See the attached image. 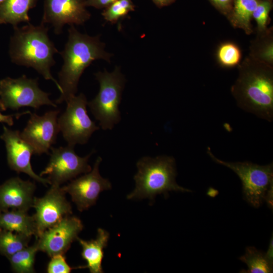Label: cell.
Masks as SVG:
<instances>
[{
    "label": "cell",
    "mask_w": 273,
    "mask_h": 273,
    "mask_svg": "<svg viewBox=\"0 0 273 273\" xmlns=\"http://www.w3.org/2000/svg\"><path fill=\"white\" fill-rule=\"evenodd\" d=\"M238 66L231 93L238 106L266 121L273 119L272 65L250 55Z\"/></svg>",
    "instance_id": "1"
},
{
    "label": "cell",
    "mask_w": 273,
    "mask_h": 273,
    "mask_svg": "<svg viewBox=\"0 0 273 273\" xmlns=\"http://www.w3.org/2000/svg\"><path fill=\"white\" fill-rule=\"evenodd\" d=\"M105 47L99 35L91 36L83 34L74 25H70L68 40L63 50L59 52L63 64L58 73L61 92L56 101L57 104L67 102L75 95L82 74L94 61L103 59L110 62L112 54L107 52Z\"/></svg>",
    "instance_id": "2"
},
{
    "label": "cell",
    "mask_w": 273,
    "mask_h": 273,
    "mask_svg": "<svg viewBox=\"0 0 273 273\" xmlns=\"http://www.w3.org/2000/svg\"><path fill=\"white\" fill-rule=\"evenodd\" d=\"M9 46L12 62L31 67L46 80L53 81L60 93L61 88L52 76L51 68L55 64L54 56L59 53L48 35V28L42 23L34 26L28 23L22 27H14Z\"/></svg>",
    "instance_id": "3"
},
{
    "label": "cell",
    "mask_w": 273,
    "mask_h": 273,
    "mask_svg": "<svg viewBox=\"0 0 273 273\" xmlns=\"http://www.w3.org/2000/svg\"><path fill=\"white\" fill-rule=\"evenodd\" d=\"M136 167L138 172L134 176L135 187L127 196L128 199L153 200L157 195H166L170 191L191 192L176 183L175 162L172 157H144L137 162Z\"/></svg>",
    "instance_id": "4"
},
{
    "label": "cell",
    "mask_w": 273,
    "mask_h": 273,
    "mask_svg": "<svg viewBox=\"0 0 273 273\" xmlns=\"http://www.w3.org/2000/svg\"><path fill=\"white\" fill-rule=\"evenodd\" d=\"M95 75L100 84L99 91L87 105L101 128L112 129L121 120L119 106L125 79L118 66L111 72L105 70Z\"/></svg>",
    "instance_id": "5"
},
{
    "label": "cell",
    "mask_w": 273,
    "mask_h": 273,
    "mask_svg": "<svg viewBox=\"0 0 273 273\" xmlns=\"http://www.w3.org/2000/svg\"><path fill=\"white\" fill-rule=\"evenodd\" d=\"M207 153L213 161L228 167L237 174L242 181L244 198L249 203L257 208L266 200L272 206V163L266 165H259L247 161L226 162L216 158L209 147Z\"/></svg>",
    "instance_id": "6"
},
{
    "label": "cell",
    "mask_w": 273,
    "mask_h": 273,
    "mask_svg": "<svg viewBox=\"0 0 273 273\" xmlns=\"http://www.w3.org/2000/svg\"><path fill=\"white\" fill-rule=\"evenodd\" d=\"M49 93L38 86V78L23 75L17 78L6 77L0 80V109L14 110L22 107L37 109L43 105L57 107L49 99Z\"/></svg>",
    "instance_id": "7"
},
{
    "label": "cell",
    "mask_w": 273,
    "mask_h": 273,
    "mask_svg": "<svg viewBox=\"0 0 273 273\" xmlns=\"http://www.w3.org/2000/svg\"><path fill=\"white\" fill-rule=\"evenodd\" d=\"M66 102V110L58 118L60 131L68 145L85 144L92 134L100 128L87 114L86 97L80 93Z\"/></svg>",
    "instance_id": "8"
},
{
    "label": "cell",
    "mask_w": 273,
    "mask_h": 273,
    "mask_svg": "<svg viewBox=\"0 0 273 273\" xmlns=\"http://www.w3.org/2000/svg\"><path fill=\"white\" fill-rule=\"evenodd\" d=\"M74 148L68 145L64 147H51L50 161L39 175H48L50 185L60 186L80 174L89 172L92 168L88 162L94 151L80 157L75 153Z\"/></svg>",
    "instance_id": "9"
},
{
    "label": "cell",
    "mask_w": 273,
    "mask_h": 273,
    "mask_svg": "<svg viewBox=\"0 0 273 273\" xmlns=\"http://www.w3.org/2000/svg\"><path fill=\"white\" fill-rule=\"evenodd\" d=\"M65 194L60 186L51 185L44 196L34 197L32 207L35 213L32 216L36 226V238L72 214L71 205L66 199Z\"/></svg>",
    "instance_id": "10"
},
{
    "label": "cell",
    "mask_w": 273,
    "mask_h": 273,
    "mask_svg": "<svg viewBox=\"0 0 273 273\" xmlns=\"http://www.w3.org/2000/svg\"><path fill=\"white\" fill-rule=\"evenodd\" d=\"M83 225L80 219L71 215L66 216L58 223L36 238L38 251L49 256L65 254L71 244L78 238Z\"/></svg>",
    "instance_id": "11"
},
{
    "label": "cell",
    "mask_w": 273,
    "mask_h": 273,
    "mask_svg": "<svg viewBox=\"0 0 273 273\" xmlns=\"http://www.w3.org/2000/svg\"><path fill=\"white\" fill-rule=\"evenodd\" d=\"M101 161V157H98L89 172L72 179L67 186L61 187L71 196L79 211L87 210L95 205L100 194L111 188L109 180L100 174L99 167Z\"/></svg>",
    "instance_id": "12"
},
{
    "label": "cell",
    "mask_w": 273,
    "mask_h": 273,
    "mask_svg": "<svg viewBox=\"0 0 273 273\" xmlns=\"http://www.w3.org/2000/svg\"><path fill=\"white\" fill-rule=\"evenodd\" d=\"M59 112L49 111L41 116L30 113V117L21 134L32 147L34 154H48L52 145L55 143L60 131L58 123Z\"/></svg>",
    "instance_id": "13"
},
{
    "label": "cell",
    "mask_w": 273,
    "mask_h": 273,
    "mask_svg": "<svg viewBox=\"0 0 273 273\" xmlns=\"http://www.w3.org/2000/svg\"><path fill=\"white\" fill-rule=\"evenodd\" d=\"M85 0H44L41 23L49 24L56 34L62 33L65 24L82 25L90 17Z\"/></svg>",
    "instance_id": "14"
},
{
    "label": "cell",
    "mask_w": 273,
    "mask_h": 273,
    "mask_svg": "<svg viewBox=\"0 0 273 273\" xmlns=\"http://www.w3.org/2000/svg\"><path fill=\"white\" fill-rule=\"evenodd\" d=\"M1 139L5 143L8 164L10 168L17 173H24L34 180L44 185L50 184L47 178L37 175L33 170L31 158L34 154L32 147L22 137L21 132L4 126Z\"/></svg>",
    "instance_id": "15"
},
{
    "label": "cell",
    "mask_w": 273,
    "mask_h": 273,
    "mask_svg": "<svg viewBox=\"0 0 273 273\" xmlns=\"http://www.w3.org/2000/svg\"><path fill=\"white\" fill-rule=\"evenodd\" d=\"M35 184L19 177L0 185V211L17 210L27 212L32 207Z\"/></svg>",
    "instance_id": "16"
},
{
    "label": "cell",
    "mask_w": 273,
    "mask_h": 273,
    "mask_svg": "<svg viewBox=\"0 0 273 273\" xmlns=\"http://www.w3.org/2000/svg\"><path fill=\"white\" fill-rule=\"evenodd\" d=\"M109 234L106 230L99 228L96 238L85 241L78 237L77 240L81 246V256L86 262L83 268H87L91 273H102L104 249L107 246Z\"/></svg>",
    "instance_id": "17"
},
{
    "label": "cell",
    "mask_w": 273,
    "mask_h": 273,
    "mask_svg": "<svg viewBox=\"0 0 273 273\" xmlns=\"http://www.w3.org/2000/svg\"><path fill=\"white\" fill-rule=\"evenodd\" d=\"M0 229L21 234L29 237L36 236V230L33 216L27 212L11 210L0 211Z\"/></svg>",
    "instance_id": "18"
},
{
    "label": "cell",
    "mask_w": 273,
    "mask_h": 273,
    "mask_svg": "<svg viewBox=\"0 0 273 273\" xmlns=\"http://www.w3.org/2000/svg\"><path fill=\"white\" fill-rule=\"evenodd\" d=\"M36 2L37 0H5L0 6L1 24L9 23L15 27L23 22L30 23L28 12Z\"/></svg>",
    "instance_id": "19"
},
{
    "label": "cell",
    "mask_w": 273,
    "mask_h": 273,
    "mask_svg": "<svg viewBox=\"0 0 273 273\" xmlns=\"http://www.w3.org/2000/svg\"><path fill=\"white\" fill-rule=\"evenodd\" d=\"M259 0H234L232 12L228 18L235 28H240L247 34L252 31V15Z\"/></svg>",
    "instance_id": "20"
},
{
    "label": "cell",
    "mask_w": 273,
    "mask_h": 273,
    "mask_svg": "<svg viewBox=\"0 0 273 273\" xmlns=\"http://www.w3.org/2000/svg\"><path fill=\"white\" fill-rule=\"evenodd\" d=\"M258 32V31H257ZM252 57L268 64H273L272 29L258 32L256 39L251 43L250 54Z\"/></svg>",
    "instance_id": "21"
},
{
    "label": "cell",
    "mask_w": 273,
    "mask_h": 273,
    "mask_svg": "<svg viewBox=\"0 0 273 273\" xmlns=\"http://www.w3.org/2000/svg\"><path fill=\"white\" fill-rule=\"evenodd\" d=\"M239 259L245 263L248 267V269L242 270L240 272H272V261L268 258L265 253L254 247H247L245 253Z\"/></svg>",
    "instance_id": "22"
},
{
    "label": "cell",
    "mask_w": 273,
    "mask_h": 273,
    "mask_svg": "<svg viewBox=\"0 0 273 273\" xmlns=\"http://www.w3.org/2000/svg\"><path fill=\"white\" fill-rule=\"evenodd\" d=\"M31 238L21 234L0 229V254L8 258L27 247Z\"/></svg>",
    "instance_id": "23"
},
{
    "label": "cell",
    "mask_w": 273,
    "mask_h": 273,
    "mask_svg": "<svg viewBox=\"0 0 273 273\" xmlns=\"http://www.w3.org/2000/svg\"><path fill=\"white\" fill-rule=\"evenodd\" d=\"M38 251L36 243L27 246L15 253L8 259L12 270L17 273L35 272L34 265L36 252Z\"/></svg>",
    "instance_id": "24"
},
{
    "label": "cell",
    "mask_w": 273,
    "mask_h": 273,
    "mask_svg": "<svg viewBox=\"0 0 273 273\" xmlns=\"http://www.w3.org/2000/svg\"><path fill=\"white\" fill-rule=\"evenodd\" d=\"M216 57L220 66L231 68L238 66L241 63L242 53L235 43L226 41L220 43L217 48Z\"/></svg>",
    "instance_id": "25"
},
{
    "label": "cell",
    "mask_w": 273,
    "mask_h": 273,
    "mask_svg": "<svg viewBox=\"0 0 273 273\" xmlns=\"http://www.w3.org/2000/svg\"><path fill=\"white\" fill-rule=\"evenodd\" d=\"M134 9L132 0H116L103 10L102 15L106 21L114 24L134 11Z\"/></svg>",
    "instance_id": "26"
},
{
    "label": "cell",
    "mask_w": 273,
    "mask_h": 273,
    "mask_svg": "<svg viewBox=\"0 0 273 273\" xmlns=\"http://www.w3.org/2000/svg\"><path fill=\"white\" fill-rule=\"evenodd\" d=\"M272 8V2L268 0H259L252 15L256 22L258 32L265 30L269 23V14Z\"/></svg>",
    "instance_id": "27"
},
{
    "label": "cell",
    "mask_w": 273,
    "mask_h": 273,
    "mask_svg": "<svg viewBox=\"0 0 273 273\" xmlns=\"http://www.w3.org/2000/svg\"><path fill=\"white\" fill-rule=\"evenodd\" d=\"M75 268H82V267H71L67 263L64 254H57L51 257L47 271L48 273H69Z\"/></svg>",
    "instance_id": "28"
},
{
    "label": "cell",
    "mask_w": 273,
    "mask_h": 273,
    "mask_svg": "<svg viewBox=\"0 0 273 273\" xmlns=\"http://www.w3.org/2000/svg\"><path fill=\"white\" fill-rule=\"evenodd\" d=\"M213 7L227 18L230 16L234 0H208Z\"/></svg>",
    "instance_id": "29"
},
{
    "label": "cell",
    "mask_w": 273,
    "mask_h": 273,
    "mask_svg": "<svg viewBox=\"0 0 273 273\" xmlns=\"http://www.w3.org/2000/svg\"><path fill=\"white\" fill-rule=\"evenodd\" d=\"M116 0H85V7H92L98 9H106Z\"/></svg>",
    "instance_id": "30"
},
{
    "label": "cell",
    "mask_w": 273,
    "mask_h": 273,
    "mask_svg": "<svg viewBox=\"0 0 273 273\" xmlns=\"http://www.w3.org/2000/svg\"><path fill=\"white\" fill-rule=\"evenodd\" d=\"M31 112L29 111L18 113L11 115H4L0 111V122L7 123L9 126H12L14 124V118H19L21 115L26 114H30Z\"/></svg>",
    "instance_id": "31"
},
{
    "label": "cell",
    "mask_w": 273,
    "mask_h": 273,
    "mask_svg": "<svg viewBox=\"0 0 273 273\" xmlns=\"http://www.w3.org/2000/svg\"><path fill=\"white\" fill-rule=\"evenodd\" d=\"M154 4L158 8L169 6L175 2L176 0H152Z\"/></svg>",
    "instance_id": "32"
},
{
    "label": "cell",
    "mask_w": 273,
    "mask_h": 273,
    "mask_svg": "<svg viewBox=\"0 0 273 273\" xmlns=\"http://www.w3.org/2000/svg\"><path fill=\"white\" fill-rule=\"evenodd\" d=\"M265 254L268 258L272 261V238H271V239L270 240L268 250Z\"/></svg>",
    "instance_id": "33"
},
{
    "label": "cell",
    "mask_w": 273,
    "mask_h": 273,
    "mask_svg": "<svg viewBox=\"0 0 273 273\" xmlns=\"http://www.w3.org/2000/svg\"><path fill=\"white\" fill-rule=\"evenodd\" d=\"M5 0H0V6L2 5V4L5 1ZM1 24V22H0Z\"/></svg>",
    "instance_id": "34"
},
{
    "label": "cell",
    "mask_w": 273,
    "mask_h": 273,
    "mask_svg": "<svg viewBox=\"0 0 273 273\" xmlns=\"http://www.w3.org/2000/svg\"><path fill=\"white\" fill-rule=\"evenodd\" d=\"M268 1H271V2H272V0H268Z\"/></svg>",
    "instance_id": "35"
}]
</instances>
